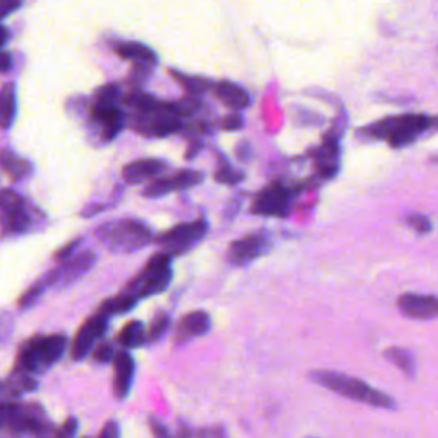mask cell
<instances>
[{
    "instance_id": "1",
    "label": "cell",
    "mask_w": 438,
    "mask_h": 438,
    "mask_svg": "<svg viewBox=\"0 0 438 438\" xmlns=\"http://www.w3.org/2000/svg\"><path fill=\"white\" fill-rule=\"evenodd\" d=\"M67 337L64 334L35 336L21 346L14 372L33 375L43 373L57 363L67 350Z\"/></svg>"
},
{
    "instance_id": "2",
    "label": "cell",
    "mask_w": 438,
    "mask_h": 438,
    "mask_svg": "<svg viewBox=\"0 0 438 438\" xmlns=\"http://www.w3.org/2000/svg\"><path fill=\"white\" fill-rule=\"evenodd\" d=\"M312 380L318 385L325 387V389L332 390V392L341 394L346 399L363 402V404L373 406V408L382 409H396L397 402L387 394L380 392V390L373 389L368 383L354 377L344 375V373L330 372V370H317L312 373Z\"/></svg>"
},
{
    "instance_id": "3",
    "label": "cell",
    "mask_w": 438,
    "mask_h": 438,
    "mask_svg": "<svg viewBox=\"0 0 438 438\" xmlns=\"http://www.w3.org/2000/svg\"><path fill=\"white\" fill-rule=\"evenodd\" d=\"M99 243L110 252L132 254L144 249L153 240V231L146 222L137 219H115L96 229Z\"/></svg>"
},
{
    "instance_id": "4",
    "label": "cell",
    "mask_w": 438,
    "mask_h": 438,
    "mask_svg": "<svg viewBox=\"0 0 438 438\" xmlns=\"http://www.w3.org/2000/svg\"><path fill=\"white\" fill-rule=\"evenodd\" d=\"M433 125V118L425 115H404V117L385 118L379 124L366 128L372 137L387 139L392 147L408 146L418 137L421 132Z\"/></svg>"
},
{
    "instance_id": "5",
    "label": "cell",
    "mask_w": 438,
    "mask_h": 438,
    "mask_svg": "<svg viewBox=\"0 0 438 438\" xmlns=\"http://www.w3.org/2000/svg\"><path fill=\"white\" fill-rule=\"evenodd\" d=\"M171 256L166 252L156 254L146 267L125 286L124 293L131 294L135 300H142V298L153 296L158 294L170 286L171 281Z\"/></svg>"
},
{
    "instance_id": "6",
    "label": "cell",
    "mask_w": 438,
    "mask_h": 438,
    "mask_svg": "<svg viewBox=\"0 0 438 438\" xmlns=\"http://www.w3.org/2000/svg\"><path fill=\"white\" fill-rule=\"evenodd\" d=\"M3 428L17 435H43L48 430L50 421L43 408L35 402L17 404L14 401H6L0 409Z\"/></svg>"
},
{
    "instance_id": "7",
    "label": "cell",
    "mask_w": 438,
    "mask_h": 438,
    "mask_svg": "<svg viewBox=\"0 0 438 438\" xmlns=\"http://www.w3.org/2000/svg\"><path fill=\"white\" fill-rule=\"evenodd\" d=\"M207 233V222L199 219L193 222H183V225L175 226L170 231L163 233L158 238V243L164 247V252L170 256H182L189 252L196 243L202 240Z\"/></svg>"
},
{
    "instance_id": "8",
    "label": "cell",
    "mask_w": 438,
    "mask_h": 438,
    "mask_svg": "<svg viewBox=\"0 0 438 438\" xmlns=\"http://www.w3.org/2000/svg\"><path fill=\"white\" fill-rule=\"evenodd\" d=\"M96 256L93 252H81L75 254L74 257H70L69 260L60 264L59 267H55L53 271H50L48 274L43 278V283L46 285V288H67L73 283L81 279L89 269L95 265Z\"/></svg>"
},
{
    "instance_id": "9",
    "label": "cell",
    "mask_w": 438,
    "mask_h": 438,
    "mask_svg": "<svg viewBox=\"0 0 438 438\" xmlns=\"http://www.w3.org/2000/svg\"><path fill=\"white\" fill-rule=\"evenodd\" d=\"M108 322H110V315L103 314L102 310L96 312L95 315L88 318L84 324L81 325V329L77 330L74 337V343L70 346V356L75 361L84 360L89 354V351L93 350L96 341L106 332L108 329Z\"/></svg>"
},
{
    "instance_id": "10",
    "label": "cell",
    "mask_w": 438,
    "mask_h": 438,
    "mask_svg": "<svg viewBox=\"0 0 438 438\" xmlns=\"http://www.w3.org/2000/svg\"><path fill=\"white\" fill-rule=\"evenodd\" d=\"M0 202H2V225L6 235H19L30 228V213L24 200L17 193L12 190H3Z\"/></svg>"
},
{
    "instance_id": "11",
    "label": "cell",
    "mask_w": 438,
    "mask_h": 438,
    "mask_svg": "<svg viewBox=\"0 0 438 438\" xmlns=\"http://www.w3.org/2000/svg\"><path fill=\"white\" fill-rule=\"evenodd\" d=\"M271 245V236L265 231H256L231 243L228 250V260L233 265H247L264 256Z\"/></svg>"
},
{
    "instance_id": "12",
    "label": "cell",
    "mask_w": 438,
    "mask_h": 438,
    "mask_svg": "<svg viewBox=\"0 0 438 438\" xmlns=\"http://www.w3.org/2000/svg\"><path fill=\"white\" fill-rule=\"evenodd\" d=\"M397 307L409 318H418V321L438 318V298L432 294H401L397 300Z\"/></svg>"
},
{
    "instance_id": "13",
    "label": "cell",
    "mask_w": 438,
    "mask_h": 438,
    "mask_svg": "<svg viewBox=\"0 0 438 438\" xmlns=\"http://www.w3.org/2000/svg\"><path fill=\"white\" fill-rule=\"evenodd\" d=\"M289 211V193L283 185H271L258 193L254 213L262 216H286Z\"/></svg>"
},
{
    "instance_id": "14",
    "label": "cell",
    "mask_w": 438,
    "mask_h": 438,
    "mask_svg": "<svg viewBox=\"0 0 438 438\" xmlns=\"http://www.w3.org/2000/svg\"><path fill=\"white\" fill-rule=\"evenodd\" d=\"M200 180H202V175H200L199 171L183 170V171H178V173L173 175V177L160 178V180L149 183V185L144 189V196L160 197V196H164V193L173 192V190H180V189H187V187L197 185Z\"/></svg>"
},
{
    "instance_id": "15",
    "label": "cell",
    "mask_w": 438,
    "mask_h": 438,
    "mask_svg": "<svg viewBox=\"0 0 438 438\" xmlns=\"http://www.w3.org/2000/svg\"><path fill=\"white\" fill-rule=\"evenodd\" d=\"M115 377H113V392L118 399H125L134 382L135 363L134 358L128 351H117L115 353Z\"/></svg>"
},
{
    "instance_id": "16",
    "label": "cell",
    "mask_w": 438,
    "mask_h": 438,
    "mask_svg": "<svg viewBox=\"0 0 438 438\" xmlns=\"http://www.w3.org/2000/svg\"><path fill=\"white\" fill-rule=\"evenodd\" d=\"M211 317L206 312H190L178 322L177 327V343H187L193 337H200L209 332Z\"/></svg>"
},
{
    "instance_id": "17",
    "label": "cell",
    "mask_w": 438,
    "mask_h": 438,
    "mask_svg": "<svg viewBox=\"0 0 438 438\" xmlns=\"http://www.w3.org/2000/svg\"><path fill=\"white\" fill-rule=\"evenodd\" d=\"M166 164L160 160H154V158H149V160H137L128 163L127 166H124L122 170V177L127 183H142L149 178L156 177L161 171L164 170Z\"/></svg>"
},
{
    "instance_id": "18",
    "label": "cell",
    "mask_w": 438,
    "mask_h": 438,
    "mask_svg": "<svg viewBox=\"0 0 438 438\" xmlns=\"http://www.w3.org/2000/svg\"><path fill=\"white\" fill-rule=\"evenodd\" d=\"M93 117L102 125L103 139L111 141L124 127V113L117 106H95Z\"/></svg>"
},
{
    "instance_id": "19",
    "label": "cell",
    "mask_w": 438,
    "mask_h": 438,
    "mask_svg": "<svg viewBox=\"0 0 438 438\" xmlns=\"http://www.w3.org/2000/svg\"><path fill=\"white\" fill-rule=\"evenodd\" d=\"M115 53L118 57L125 60H132V62H137L139 66L142 64H154L156 62V53L151 48H147L146 45L137 41H125V43H118V45L113 46Z\"/></svg>"
},
{
    "instance_id": "20",
    "label": "cell",
    "mask_w": 438,
    "mask_h": 438,
    "mask_svg": "<svg viewBox=\"0 0 438 438\" xmlns=\"http://www.w3.org/2000/svg\"><path fill=\"white\" fill-rule=\"evenodd\" d=\"M337 156H339V146H337L336 135H329L324 146L318 151V171L324 178H332L337 171Z\"/></svg>"
},
{
    "instance_id": "21",
    "label": "cell",
    "mask_w": 438,
    "mask_h": 438,
    "mask_svg": "<svg viewBox=\"0 0 438 438\" xmlns=\"http://www.w3.org/2000/svg\"><path fill=\"white\" fill-rule=\"evenodd\" d=\"M216 96L226 106L233 110H243L250 105V98L240 86L222 81L216 84Z\"/></svg>"
},
{
    "instance_id": "22",
    "label": "cell",
    "mask_w": 438,
    "mask_h": 438,
    "mask_svg": "<svg viewBox=\"0 0 438 438\" xmlns=\"http://www.w3.org/2000/svg\"><path fill=\"white\" fill-rule=\"evenodd\" d=\"M383 356L390 363L396 365L409 379H412L416 375V358L409 350H404V347H389V350H385Z\"/></svg>"
},
{
    "instance_id": "23",
    "label": "cell",
    "mask_w": 438,
    "mask_h": 438,
    "mask_svg": "<svg viewBox=\"0 0 438 438\" xmlns=\"http://www.w3.org/2000/svg\"><path fill=\"white\" fill-rule=\"evenodd\" d=\"M117 341L127 350L132 347H139L147 341V332L144 330V325L139 321L128 322L127 325H124V329L118 332Z\"/></svg>"
},
{
    "instance_id": "24",
    "label": "cell",
    "mask_w": 438,
    "mask_h": 438,
    "mask_svg": "<svg viewBox=\"0 0 438 438\" xmlns=\"http://www.w3.org/2000/svg\"><path fill=\"white\" fill-rule=\"evenodd\" d=\"M38 387L37 380L24 373H12L9 380L3 382V397H17L24 392H31Z\"/></svg>"
},
{
    "instance_id": "25",
    "label": "cell",
    "mask_w": 438,
    "mask_h": 438,
    "mask_svg": "<svg viewBox=\"0 0 438 438\" xmlns=\"http://www.w3.org/2000/svg\"><path fill=\"white\" fill-rule=\"evenodd\" d=\"M2 166L12 180H23L31 173V164L26 160H21V158L10 154L9 151L2 153Z\"/></svg>"
},
{
    "instance_id": "26",
    "label": "cell",
    "mask_w": 438,
    "mask_h": 438,
    "mask_svg": "<svg viewBox=\"0 0 438 438\" xmlns=\"http://www.w3.org/2000/svg\"><path fill=\"white\" fill-rule=\"evenodd\" d=\"M137 305V300L131 294L122 292L120 294H117L115 298H110L105 303L99 307V310L106 315H117V314H125V312H131L132 308Z\"/></svg>"
},
{
    "instance_id": "27",
    "label": "cell",
    "mask_w": 438,
    "mask_h": 438,
    "mask_svg": "<svg viewBox=\"0 0 438 438\" xmlns=\"http://www.w3.org/2000/svg\"><path fill=\"white\" fill-rule=\"evenodd\" d=\"M14 113H16V96L10 86H6L2 91V127L9 128L14 120Z\"/></svg>"
},
{
    "instance_id": "28",
    "label": "cell",
    "mask_w": 438,
    "mask_h": 438,
    "mask_svg": "<svg viewBox=\"0 0 438 438\" xmlns=\"http://www.w3.org/2000/svg\"><path fill=\"white\" fill-rule=\"evenodd\" d=\"M170 329V317L166 314H158L147 329V343H156Z\"/></svg>"
},
{
    "instance_id": "29",
    "label": "cell",
    "mask_w": 438,
    "mask_h": 438,
    "mask_svg": "<svg viewBox=\"0 0 438 438\" xmlns=\"http://www.w3.org/2000/svg\"><path fill=\"white\" fill-rule=\"evenodd\" d=\"M127 102H128V105H132L134 108H137L142 115L156 110V106L160 105V102H156V98H154V96L146 95V93H134L132 96H128Z\"/></svg>"
},
{
    "instance_id": "30",
    "label": "cell",
    "mask_w": 438,
    "mask_h": 438,
    "mask_svg": "<svg viewBox=\"0 0 438 438\" xmlns=\"http://www.w3.org/2000/svg\"><path fill=\"white\" fill-rule=\"evenodd\" d=\"M46 285L43 283V279H39L38 283H35L31 288L26 289V293L19 298V307L21 308H30L31 305H35L38 301V298L41 296L43 292H45Z\"/></svg>"
},
{
    "instance_id": "31",
    "label": "cell",
    "mask_w": 438,
    "mask_h": 438,
    "mask_svg": "<svg viewBox=\"0 0 438 438\" xmlns=\"http://www.w3.org/2000/svg\"><path fill=\"white\" fill-rule=\"evenodd\" d=\"M243 178H245V175H243L242 171L235 170L233 166H229V164H222V166L219 168L218 173H216V180L218 182L229 183V185H235V183L242 182Z\"/></svg>"
},
{
    "instance_id": "32",
    "label": "cell",
    "mask_w": 438,
    "mask_h": 438,
    "mask_svg": "<svg viewBox=\"0 0 438 438\" xmlns=\"http://www.w3.org/2000/svg\"><path fill=\"white\" fill-rule=\"evenodd\" d=\"M177 81H180L190 93H200L209 86V82L206 79H200V77H192V75H183V74H177L173 73Z\"/></svg>"
},
{
    "instance_id": "33",
    "label": "cell",
    "mask_w": 438,
    "mask_h": 438,
    "mask_svg": "<svg viewBox=\"0 0 438 438\" xmlns=\"http://www.w3.org/2000/svg\"><path fill=\"white\" fill-rule=\"evenodd\" d=\"M93 360H95L96 363H108V361L115 360V351L113 347H111V344H98V346L95 347V351H93Z\"/></svg>"
},
{
    "instance_id": "34",
    "label": "cell",
    "mask_w": 438,
    "mask_h": 438,
    "mask_svg": "<svg viewBox=\"0 0 438 438\" xmlns=\"http://www.w3.org/2000/svg\"><path fill=\"white\" fill-rule=\"evenodd\" d=\"M77 432V419L69 418L55 430V437L53 438H74Z\"/></svg>"
},
{
    "instance_id": "35",
    "label": "cell",
    "mask_w": 438,
    "mask_h": 438,
    "mask_svg": "<svg viewBox=\"0 0 438 438\" xmlns=\"http://www.w3.org/2000/svg\"><path fill=\"white\" fill-rule=\"evenodd\" d=\"M409 226L416 229L418 233H428L432 229V222L428 221V218L421 216V214H415V216L408 218Z\"/></svg>"
},
{
    "instance_id": "36",
    "label": "cell",
    "mask_w": 438,
    "mask_h": 438,
    "mask_svg": "<svg viewBox=\"0 0 438 438\" xmlns=\"http://www.w3.org/2000/svg\"><path fill=\"white\" fill-rule=\"evenodd\" d=\"M79 243H81V240H74V242H70L69 245H66L64 247V249H60L59 252H57V256H55V258L57 260L60 262V264H64V262H67L69 260L70 257H74V250L77 249L79 247Z\"/></svg>"
},
{
    "instance_id": "37",
    "label": "cell",
    "mask_w": 438,
    "mask_h": 438,
    "mask_svg": "<svg viewBox=\"0 0 438 438\" xmlns=\"http://www.w3.org/2000/svg\"><path fill=\"white\" fill-rule=\"evenodd\" d=\"M96 438H120V426H118L117 421H108L105 426H103L102 432L98 433V437Z\"/></svg>"
},
{
    "instance_id": "38",
    "label": "cell",
    "mask_w": 438,
    "mask_h": 438,
    "mask_svg": "<svg viewBox=\"0 0 438 438\" xmlns=\"http://www.w3.org/2000/svg\"><path fill=\"white\" fill-rule=\"evenodd\" d=\"M222 128H225V131H238V128H242L243 127V120H242V117H240V115H236V113H231V115H228V117L225 118V120H222Z\"/></svg>"
},
{
    "instance_id": "39",
    "label": "cell",
    "mask_w": 438,
    "mask_h": 438,
    "mask_svg": "<svg viewBox=\"0 0 438 438\" xmlns=\"http://www.w3.org/2000/svg\"><path fill=\"white\" fill-rule=\"evenodd\" d=\"M197 437L199 438H228L221 426H211V428L200 430V432L197 433Z\"/></svg>"
},
{
    "instance_id": "40",
    "label": "cell",
    "mask_w": 438,
    "mask_h": 438,
    "mask_svg": "<svg viewBox=\"0 0 438 438\" xmlns=\"http://www.w3.org/2000/svg\"><path fill=\"white\" fill-rule=\"evenodd\" d=\"M23 3V0H0V9H2V17H7L9 14H12L14 10H17Z\"/></svg>"
},
{
    "instance_id": "41",
    "label": "cell",
    "mask_w": 438,
    "mask_h": 438,
    "mask_svg": "<svg viewBox=\"0 0 438 438\" xmlns=\"http://www.w3.org/2000/svg\"><path fill=\"white\" fill-rule=\"evenodd\" d=\"M236 153H238V156H240V160H243V161H247V160H250V146H249V142H242V144L238 146V149H236Z\"/></svg>"
},
{
    "instance_id": "42",
    "label": "cell",
    "mask_w": 438,
    "mask_h": 438,
    "mask_svg": "<svg viewBox=\"0 0 438 438\" xmlns=\"http://www.w3.org/2000/svg\"><path fill=\"white\" fill-rule=\"evenodd\" d=\"M9 67H10V55H9V52H3V55H2V73H7V70H9Z\"/></svg>"
},
{
    "instance_id": "43",
    "label": "cell",
    "mask_w": 438,
    "mask_h": 438,
    "mask_svg": "<svg viewBox=\"0 0 438 438\" xmlns=\"http://www.w3.org/2000/svg\"><path fill=\"white\" fill-rule=\"evenodd\" d=\"M168 438H170V437H168ZM173 438H192V433H190L189 430L183 428L182 432H180V435H177V437H173Z\"/></svg>"
}]
</instances>
